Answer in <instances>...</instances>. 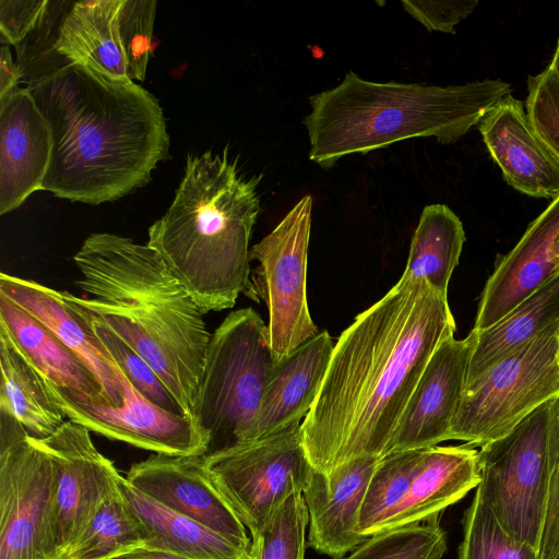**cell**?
<instances>
[{"label": "cell", "mask_w": 559, "mask_h": 559, "mask_svg": "<svg viewBox=\"0 0 559 559\" xmlns=\"http://www.w3.org/2000/svg\"><path fill=\"white\" fill-rule=\"evenodd\" d=\"M22 79L20 63L14 61L9 45L3 44L0 48V98L17 90Z\"/></svg>", "instance_id": "ab89813d"}, {"label": "cell", "mask_w": 559, "mask_h": 559, "mask_svg": "<svg viewBox=\"0 0 559 559\" xmlns=\"http://www.w3.org/2000/svg\"><path fill=\"white\" fill-rule=\"evenodd\" d=\"M85 314L90 319L96 336L128 381L155 405L168 412L185 415L154 369L115 333L87 313Z\"/></svg>", "instance_id": "836d02e7"}, {"label": "cell", "mask_w": 559, "mask_h": 559, "mask_svg": "<svg viewBox=\"0 0 559 559\" xmlns=\"http://www.w3.org/2000/svg\"><path fill=\"white\" fill-rule=\"evenodd\" d=\"M111 559H189L169 551L145 546L118 555Z\"/></svg>", "instance_id": "60d3db41"}, {"label": "cell", "mask_w": 559, "mask_h": 559, "mask_svg": "<svg viewBox=\"0 0 559 559\" xmlns=\"http://www.w3.org/2000/svg\"><path fill=\"white\" fill-rule=\"evenodd\" d=\"M45 381L53 402L67 418L90 431L156 454L205 455L210 450V436L193 417L155 405L122 373L124 395L120 406H110L82 392L59 388L46 378Z\"/></svg>", "instance_id": "7c38bea8"}, {"label": "cell", "mask_w": 559, "mask_h": 559, "mask_svg": "<svg viewBox=\"0 0 559 559\" xmlns=\"http://www.w3.org/2000/svg\"><path fill=\"white\" fill-rule=\"evenodd\" d=\"M51 457L12 415L0 411V559H60Z\"/></svg>", "instance_id": "9c48e42d"}, {"label": "cell", "mask_w": 559, "mask_h": 559, "mask_svg": "<svg viewBox=\"0 0 559 559\" xmlns=\"http://www.w3.org/2000/svg\"><path fill=\"white\" fill-rule=\"evenodd\" d=\"M559 323V274L495 324L477 333L466 382ZM474 330V329H473Z\"/></svg>", "instance_id": "484cf974"}, {"label": "cell", "mask_w": 559, "mask_h": 559, "mask_svg": "<svg viewBox=\"0 0 559 559\" xmlns=\"http://www.w3.org/2000/svg\"><path fill=\"white\" fill-rule=\"evenodd\" d=\"M475 497L515 540L539 549L551 484L559 466V397L478 451Z\"/></svg>", "instance_id": "8992f818"}, {"label": "cell", "mask_w": 559, "mask_h": 559, "mask_svg": "<svg viewBox=\"0 0 559 559\" xmlns=\"http://www.w3.org/2000/svg\"><path fill=\"white\" fill-rule=\"evenodd\" d=\"M477 128L509 186L533 198L559 195V160L535 132L522 100L507 95Z\"/></svg>", "instance_id": "e0dca14e"}, {"label": "cell", "mask_w": 559, "mask_h": 559, "mask_svg": "<svg viewBox=\"0 0 559 559\" xmlns=\"http://www.w3.org/2000/svg\"><path fill=\"white\" fill-rule=\"evenodd\" d=\"M73 261L75 284L90 297L67 298L140 355L192 417L211 334L162 257L131 238L94 233Z\"/></svg>", "instance_id": "3957f363"}, {"label": "cell", "mask_w": 559, "mask_h": 559, "mask_svg": "<svg viewBox=\"0 0 559 559\" xmlns=\"http://www.w3.org/2000/svg\"><path fill=\"white\" fill-rule=\"evenodd\" d=\"M465 242L459 216L445 204L423 209L413 235L403 274L427 281L432 288L448 296V286L457 266Z\"/></svg>", "instance_id": "83f0119b"}, {"label": "cell", "mask_w": 559, "mask_h": 559, "mask_svg": "<svg viewBox=\"0 0 559 559\" xmlns=\"http://www.w3.org/2000/svg\"><path fill=\"white\" fill-rule=\"evenodd\" d=\"M126 479L156 502L250 552L248 530L213 481L204 455L154 454L133 464Z\"/></svg>", "instance_id": "9a60e30c"}, {"label": "cell", "mask_w": 559, "mask_h": 559, "mask_svg": "<svg viewBox=\"0 0 559 559\" xmlns=\"http://www.w3.org/2000/svg\"><path fill=\"white\" fill-rule=\"evenodd\" d=\"M0 411L17 419L27 432L44 439L68 418L53 402L44 376L0 328Z\"/></svg>", "instance_id": "4316f807"}, {"label": "cell", "mask_w": 559, "mask_h": 559, "mask_svg": "<svg viewBox=\"0 0 559 559\" xmlns=\"http://www.w3.org/2000/svg\"><path fill=\"white\" fill-rule=\"evenodd\" d=\"M333 347L332 337L322 331L273 362L252 440L300 426L319 394Z\"/></svg>", "instance_id": "44dd1931"}, {"label": "cell", "mask_w": 559, "mask_h": 559, "mask_svg": "<svg viewBox=\"0 0 559 559\" xmlns=\"http://www.w3.org/2000/svg\"><path fill=\"white\" fill-rule=\"evenodd\" d=\"M552 260L555 265V274H559V234L552 246Z\"/></svg>", "instance_id": "b9f144b4"}, {"label": "cell", "mask_w": 559, "mask_h": 559, "mask_svg": "<svg viewBox=\"0 0 559 559\" xmlns=\"http://www.w3.org/2000/svg\"><path fill=\"white\" fill-rule=\"evenodd\" d=\"M404 10L428 31L454 34V26L478 5L477 0L402 1Z\"/></svg>", "instance_id": "74e56055"}, {"label": "cell", "mask_w": 559, "mask_h": 559, "mask_svg": "<svg viewBox=\"0 0 559 559\" xmlns=\"http://www.w3.org/2000/svg\"><path fill=\"white\" fill-rule=\"evenodd\" d=\"M420 450L382 456L368 484L359 515V531L371 536L386 531L401 511L411 486Z\"/></svg>", "instance_id": "f546056e"}, {"label": "cell", "mask_w": 559, "mask_h": 559, "mask_svg": "<svg viewBox=\"0 0 559 559\" xmlns=\"http://www.w3.org/2000/svg\"><path fill=\"white\" fill-rule=\"evenodd\" d=\"M155 0H122L118 15L121 45L127 60L130 80L145 79L150 59Z\"/></svg>", "instance_id": "e575fe53"}, {"label": "cell", "mask_w": 559, "mask_h": 559, "mask_svg": "<svg viewBox=\"0 0 559 559\" xmlns=\"http://www.w3.org/2000/svg\"><path fill=\"white\" fill-rule=\"evenodd\" d=\"M309 524L302 491H293L265 525L250 535V559H305Z\"/></svg>", "instance_id": "1f68e13d"}, {"label": "cell", "mask_w": 559, "mask_h": 559, "mask_svg": "<svg viewBox=\"0 0 559 559\" xmlns=\"http://www.w3.org/2000/svg\"><path fill=\"white\" fill-rule=\"evenodd\" d=\"M38 442L49 453L57 485V546L60 559L82 535L122 476L94 445L90 430L66 420Z\"/></svg>", "instance_id": "4fadbf2b"}, {"label": "cell", "mask_w": 559, "mask_h": 559, "mask_svg": "<svg viewBox=\"0 0 559 559\" xmlns=\"http://www.w3.org/2000/svg\"><path fill=\"white\" fill-rule=\"evenodd\" d=\"M216 487L250 532H259L295 490L302 491L311 472L300 426L204 455Z\"/></svg>", "instance_id": "8fae6325"}, {"label": "cell", "mask_w": 559, "mask_h": 559, "mask_svg": "<svg viewBox=\"0 0 559 559\" xmlns=\"http://www.w3.org/2000/svg\"><path fill=\"white\" fill-rule=\"evenodd\" d=\"M261 178L243 176L227 148L190 154L170 206L148 228L146 245L203 314L233 308L250 284Z\"/></svg>", "instance_id": "277c9868"}, {"label": "cell", "mask_w": 559, "mask_h": 559, "mask_svg": "<svg viewBox=\"0 0 559 559\" xmlns=\"http://www.w3.org/2000/svg\"><path fill=\"white\" fill-rule=\"evenodd\" d=\"M311 212L312 197L305 195L249 252L250 261L257 260L259 266L245 294L265 302L274 362L319 333L309 312L306 289Z\"/></svg>", "instance_id": "30bf717a"}, {"label": "cell", "mask_w": 559, "mask_h": 559, "mask_svg": "<svg viewBox=\"0 0 559 559\" xmlns=\"http://www.w3.org/2000/svg\"><path fill=\"white\" fill-rule=\"evenodd\" d=\"M459 559H539L538 549L513 539L475 496L463 518Z\"/></svg>", "instance_id": "d6a6232c"}, {"label": "cell", "mask_w": 559, "mask_h": 559, "mask_svg": "<svg viewBox=\"0 0 559 559\" xmlns=\"http://www.w3.org/2000/svg\"><path fill=\"white\" fill-rule=\"evenodd\" d=\"M448 296L403 274L334 344L319 394L300 424L313 469L388 454L401 415L433 352L455 332Z\"/></svg>", "instance_id": "6da1fadb"}, {"label": "cell", "mask_w": 559, "mask_h": 559, "mask_svg": "<svg viewBox=\"0 0 559 559\" xmlns=\"http://www.w3.org/2000/svg\"><path fill=\"white\" fill-rule=\"evenodd\" d=\"M380 459L359 456L326 474L312 468L302 488L309 518L308 547L332 559H342L368 538L359 531V515Z\"/></svg>", "instance_id": "2e32d148"}, {"label": "cell", "mask_w": 559, "mask_h": 559, "mask_svg": "<svg viewBox=\"0 0 559 559\" xmlns=\"http://www.w3.org/2000/svg\"><path fill=\"white\" fill-rule=\"evenodd\" d=\"M52 151L49 124L29 90L0 98V214L43 190Z\"/></svg>", "instance_id": "ac0fdd59"}, {"label": "cell", "mask_w": 559, "mask_h": 559, "mask_svg": "<svg viewBox=\"0 0 559 559\" xmlns=\"http://www.w3.org/2000/svg\"><path fill=\"white\" fill-rule=\"evenodd\" d=\"M509 94L511 85L501 80L449 86L378 83L348 71L338 85L309 97L311 111L304 118L309 159L329 169L346 155L412 138L455 143Z\"/></svg>", "instance_id": "5b68a950"}, {"label": "cell", "mask_w": 559, "mask_h": 559, "mask_svg": "<svg viewBox=\"0 0 559 559\" xmlns=\"http://www.w3.org/2000/svg\"><path fill=\"white\" fill-rule=\"evenodd\" d=\"M538 554L539 559H559V466L550 488Z\"/></svg>", "instance_id": "f35d334b"}, {"label": "cell", "mask_w": 559, "mask_h": 559, "mask_svg": "<svg viewBox=\"0 0 559 559\" xmlns=\"http://www.w3.org/2000/svg\"><path fill=\"white\" fill-rule=\"evenodd\" d=\"M50 2L48 0H0V34L5 45L23 43L40 26Z\"/></svg>", "instance_id": "8d00e7d4"}, {"label": "cell", "mask_w": 559, "mask_h": 559, "mask_svg": "<svg viewBox=\"0 0 559 559\" xmlns=\"http://www.w3.org/2000/svg\"><path fill=\"white\" fill-rule=\"evenodd\" d=\"M119 488L147 533L145 547L189 559H250V552L205 525L156 502L130 485L126 477L121 478Z\"/></svg>", "instance_id": "d4e9b609"}, {"label": "cell", "mask_w": 559, "mask_h": 559, "mask_svg": "<svg viewBox=\"0 0 559 559\" xmlns=\"http://www.w3.org/2000/svg\"><path fill=\"white\" fill-rule=\"evenodd\" d=\"M559 78V39L550 63L548 64Z\"/></svg>", "instance_id": "7bdbcfd3"}, {"label": "cell", "mask_w": 559, "mask_h": 559, "mask_svg": "<svg viewBox=\"0 0 559 559\" xmlns=\"http://www.w3.org/2000/svg\"><path fill=\"white\" fill-rule=\"evenodd\" d=\"M448 548L440 516L369 536L342 559H441Z\"/></svg>", "instance_id": "4dcf8cb0"}, {"label": "cell", "mask_w": 559, "mask_h": 559, "mask_svg": "<svg viewBox=\"0 0 559 559\" xmlns=\"http://www.w3.org/2000/svg\"><path fill=\"white\" fill-rule=\"evenodd\" d=\"M44 52L26 85L52 139L43 190L97 205L146 185L170 144L158 99L130 79Z\"/></svg>", "instance_id": "7a4b0ae2"}, {"label": "cell", "mask_w": 559, "mask_h": 559, "mask_svg": "<svg viewBox=\"0 0 559 559\" xmlns=\"http://www.w3.org/2000/svg\"><path fill=\"white\" fill-rule=\"evenodd\" d=\"M477 342L472 329L462 340L445 337L428 360L391 438L388 454L420 450L450 440Z\"/></svg>", "instance_id": "5bb4252c"}, {"label": "cell", "mask_w": 559, "mask_h": 559, "mask_svg": "<svg viewBox=\"0 0 559 559\" xmlns=\"http://www.w3.org/2000/svg\"><path fill=\"white\" fill-rule=\"evenodd\" d=\"M122 0L72 2L61 17L50 48L70 62L103 74L129 79L118 15Z\"/></svg>", "instance_id": "603a6c76"}, {"label": "cell", "mask_w": 559, "mask_h": 559, "mask_svg": "<svg viewBox=\"0 0 559 559\" xmlns=\"http://www.w3.org/2000/svg\"><path fill=\"white\" fill-rule=\"evenodd\" d=\"M479 481L478 451L474 447L464 443L421 449L406 500L388 530L440 516Z\"/></svg>", "instance_id": "7402d4cb"}, {"label": "cell", "mask_w": 559, "mask_h": 559, "mask_svg": "<svg viewBox=\"0 0 559 559\" xmlns=\"http://www.w3.org/2000/svg\"><path fill=\"white\" fill-rule=\"evenodd\" d=\"M0 294L43 322L74 352L100 385L106 404H122L124 393L119 367L96 336L87 316L64 292L1 273Z\"/></svg>", "instance_id": "ffe728a7"}, {"label": "cell", "mask_w": 559, "mask_h": 559, "mask_svg": "<svg viewBox=\"0 0 559 559\" xmlns=\"http://www.w3.org/2000/svg\"><path fill=\"white\" fill-rule=\"evenodd\" d=\"M0 328L47 380L106 403L100 385L74 352L43 322L2 294Z\"/></svg>", "instance_id": "cb8c5ba5"}, {"label": "cell", "mask_w": 559, "mask_h": 559, "mask_svg": "<svg viewBox=\"0 0 559 559\" xmlns=\"http://www.w3.org/2000/svg\"><path fill=\"white\" fill-rule=\"evenodd\" d=\"M558 234L559 195L496 263L479 299L474 330L495 324L556 275L552 246Z\"/></svg>", "instance_id": "d6986e66"}, {"label": "cell", "mask_w": 559, "mask_h": 559, "mask_svg": "<svg viewBox=\"0 0 559 559\" xmlns=\"http://www.w3.org/2000/svg\"><path fill=\"white\" fill-rule=\"evenodd\" d=\"M148 536L120 488L100 507L62 559H111L146 545Z\"/></svg>", "instance_id": "f1b7e54d"}, {"label": "cell", "mask_w": 559, "mask_h": 559, "mask_svg": "<svg viewBox=\"0 0 559 559\" xmlns=\"http://www.w3.org/2000/svg\"><path fill=\"white\" fill-rule=\"evenodd\" d=\"M559 397V323L466 382L450 440L481 447Z\"/></svg>", "instance_id": "ba28073f"}, {"label": "cell", "mask_w": 559, "mask_h": 559, "mask_svg": "<svg viewBox=\"0 0 559 559\" xmlns=\"http://www.w3.org/2000/svg\"><path fill=\"white\" fill-rule=\"evenodd\" d=\"M273 362L267 324L252 308L229 312L211 334L192 413L210 448L252 440Z\"/></svg>", "instance_id": "52a82bcc"}, {"label": "cell", "mask_w": 559, "mask_h": 559, "mask_svg": "<svg viewBox=\"0 0 559 559\" xmlns=\"http://www.w3.org/2000/svg\"><path fill=\"white\" fill-rule=\"evenodd\" d=\"M524 105L535 132L559 160V78L549 66L528 76Z\"/></svg>", "instance_id": "d590c367"}]
</instances>
